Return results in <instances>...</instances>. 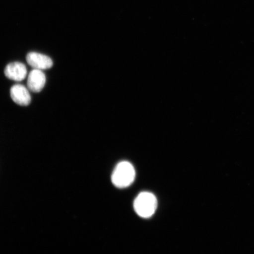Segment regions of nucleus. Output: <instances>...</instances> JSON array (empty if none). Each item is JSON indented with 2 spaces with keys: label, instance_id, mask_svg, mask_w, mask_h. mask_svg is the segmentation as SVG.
Instances as JSON below:
<instances>
[{
  "label": "nucleus",
  "instance_id": "obj_1",
  "mask_svg": "<svg viewBox=\"0 0 254 254\" xmlns=\"http://www.w3.org/2000/svg\"><path fill=\"white\" fill-rule=\"evenodd\" d=\"M135 178V171L132 165L128 161H122L117 165L111 180L114 186L123 189L131 185Z\"/></svg>",
  "mask_w": 254,
  "mask_h": 254
},
{
  "label": "nucleus",
  "instance_id": "obj_2",
  "mask_svg": "<svg viewBox=\"0 0 254 254\" xmlns=\"http://www.w3.org/2000/svg\"><path fill=\"white\" fill-rule=\"evenodd\" d=\"M157 208V198L151 192H142L139 193L134 200V210L142 218H148L152 217Z\"/></svg>",
  "mask_w": 254,
  "mask_h": 254
},
{
  "label": "nucleus",
  "instance_id": "obj_3",
  "mask_svg": "<svg viewBox=\"0 0 254 254\" xmlns=\"http://www.w3.org/2000/svg\"><path fill=\"white\" fill-rule=\"evenodd\" d=\"M27 62L34 69L44 70L53 65V62L49 56L36 52H31L26 57Z\"/></svg>",
  "mask_w": 254,
  "mask_h": 254
},
{
  "label": "nucleus",
  "instance_id": "obj_4",
  "mask_svg": "<svg viewBox=\"0 0 254 254\" xmlns=\"http://www.w3.org/2000/svg\"><path fill=\"white\" fill-rule=\"evenodd\" d=\"M5 77L11 80L21 81L26 77L27 69L26 66L20 62H13L8 64L4 69Z\"/></svg>",
  "mask_w": 254,
  "mask_h": 254
},
{
  "label": "nucleus",
  "instance_id": "obj_5",
  "mask_svg": "<svg viewBox=\"0 0 254 254\" xmlns=\"http://www.w3.org/2000/svg\"><path fill=\"white\" fill-rule=\"evenodd\" d=\"M46 82V75L42 70L33 69L28 75L27 87L33 93H37L42 91Z\"/></svg>",
  "mask_w": 254,
  "mask_h": 254
},
{
  "label": "nucleus",
  "instance_id": "obj_6",
  "mask_svg": "<svg viewBox=\"0 0 254 254\" xmlns=\"http://www.w3.org/2000/svg\"><path fill=\"white\" fill-rule=\"evenodd\" d=\"M12 101L21 106H27L31 101V97L27 88L22 84H15L11 88Z\"/></svg>",
  "mask_w": 254,
  "mask_h": 254
}]
</instances>
